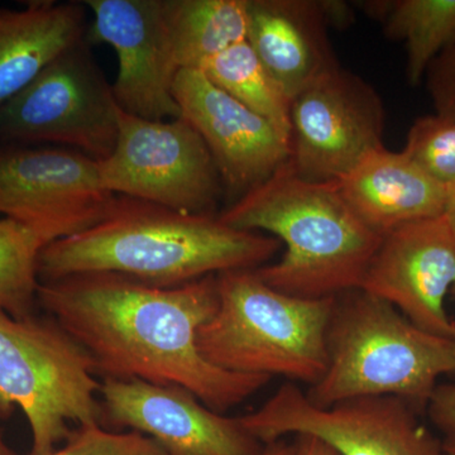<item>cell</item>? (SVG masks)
<instances>
[{
  "instance_id": "obj_30",
  "label": "cell",
  "mask_w": 455,
  "mask_h": 455,
  "mask_svg": "<svg viewBox=\"0 0 455 455\" xmlns=\"http://www.w3.org/2000/svg\"><path fill=\"white\" fill-rule=\"evenodd\" d=\"M0 455H20L13 448L9 447L4 435H3L2 427H0Z\"/></svg>"
},
{
  "instance_id": "obj_21",
  "label": "cell",
  "mask_w": 455,
  "mask_h": 455,
  "mask_svg": "<svg viewBox=\"0 0 455 455\" xmlns=\"http://www.w3.org/2000/svg\"><path fill=\"white\" fill-rule=\"evenodd\" d=\"M200 71L243 106L267 119L290 140L291 99L275 82L247 41L212 57Z\"/></svg>"
},
{
  "instance_id": "obj_24",
  "label": "cell",
  "mask_w": 455,
  "mask_h": 455,
  "mask_svg": "<svg viewBox=\"0 0 455 455\" xmlns=\"http://www.w3.org/2000/svg\"><path fill=\"white\" fill-rule=\"evenodd\" d=\"M51 455H166L148 436L136 431H112L101 425L76 427L62 448Z\"/></svg>"
},
{
  "instance_id": "obj_19",
  "label": "cell",
  "mask_w": 455,
  "mask_h": 455,
  "mask_svg": "<svg viewBox=\"0 0 455 455\" xmlns=\"http://www.w3.org/2000/svg\"><path fill=\"white\" fill-rule=\"evenodd\" d=\"M179 70L202 66L247 41L248 0H164Z\"/></svg>"
},
{
  "instance_id": "obj_28",
  "label": "cell",
  "mask_w": 455,
  "mask_h": 455,
  "mask_svg": "<svg viewBox=\"0 0 455 455\" xmlns=\"http://www.w3.org/2000/svg\"><path fill=\"white\" fill-rule=\"evenodd\" d=\"M295 454V442L289 443L280 439L266 445L265 451L260 455H293Z\"/></svg>"
},
{
  "instance_id": "obj_1",
  "label": "cell",
  "mask_w": 455,
  "mask_h": 455,
  "mask_svg": "<svg viewBox=\"0 0 455 455\" xmlns=\"http://www.w3.org/2000/svg\"><path fill=\"white\" fill-rule=\"evenodd\" d=\"M217 275L171 289L95 272L41 283L37 304L88 352L97 377L179 386L226 414L271 377L228 372L200 353L218 307Z\"/></svg>"
},
{
  "instance_id": "obj_26",
  "label": "cell",
  "mask_w": 455,
  "mask_h": 455,
  "mask_svg": "<svg viewBox=\"0 0 455 455\" xmlns=\"http://www.w3.org/2000/svg\"><path fill=\"white\" fill-rule=\"evenodd\" d=\"M427 414L436 429L447 439L455 440V383L436 386L427 405Z\"/></svg>"
},
{
  "instance_id": "obj_18",
  "label": "cell",
  "mask_w": 455,
  "mask_h": 455,
  "mask_svg": "<svg viewBox=\"0 0 455 455\" xmlns=\"http://www.w3.org/2000/svg\"><path fill=\"white\" fill-rule=\"evenodd\" d=\"M89 26L83 2L36 0L23 9L0 8V106L86 38Z\"/></svg>"
},
{
  "instance_id": "obj_25",
  "label": "cell",
  "mask_w": 455,
  "mask_h": 455,
  "mask_svg": "<svg viewBox=\"0 0 455 455\" xmlns=\"http://www.w3.org/2000/svg\"><path fill=\"white\" fill-rule=\"evenodd\" d=\"M427 76L436 114L455 119V44L434 60Z\"/></svg>"
},
{
  "instance_id": "obj_4",
  "label": "cell",
  "mask_w": 455,
  "mask_h": 455,
  "mask_svg": "<svg viewBox=\"0 0 455 455\" xmlns=\"http://www.w3.org/2000/svg\"><path fill=\"white\" fill-rule=\"evenodd\" d=\"M328 370L307 394L326 409L350 400L394 396L421 415L438 379L455 372V340L427 333L362 289L335 296L326 333Z\"/></svg>"
},
{
  "instance_id": "obj_6",
  "label": "cell",
  "mask_w": 455,
  "mask_h": 455,
  "mask_svg": "<svg viewBox=\"0 0 455 455\" xmlns=\"http://www.w3.org/2000/svg\"><path fill=\"white\" fill-rule=\"evenodd\" d=\"M94 363L50 315L16 319L0 310V416L20 407L32 434L29 455H51L77 427L101 425Z\"/></svg>"
},
{
  "instance_id": "obj_10",
  "label": "cell",
  "mask_w": 455,
  "mask_h": 455,
  "mask_svg": "<svg viewBox=\"0 0 455 455\" xmlns=\"http://www.w3.org/2000/svg\"><path fill=\"white\" fill-rule=\"evenodd\" d=\"M116 196L99 163L60 146H0V215L22 224L44 247L103 220Z\"/></svg>"
},
{
  "instance_id": "obj_2",
  "label": "cell",
  "mask_w": 455,
  "mask_h": 455,
  "mask_svg": "<svg viewBox=\"0 0 455 455\" xmlns=\"http://www.w3.org/2000/svg\"><path fill=\"white\" fill-rule=\"evenodd\" d=\"M275 236L239 230L218 215L188 214L116 196L103 220L42 248L40 283L74 275H121L171 289L235 269L265 266L281 248Z\"/></svg>"
},
{
  "instance_id": "obj_8",
  "label": "cell",
  "mask_w": 455,
  "mask_h": 455,
  "mask_svg": "<svg viewBox=\"0 0 455 455\" xmlns=\"http://www.w3.org/2000/svg\"><path fill=\"white\" fill-rule=\"evenodd\" d=\"M104 187L196 215H217L224 188L214 158L199 132L179 116L148 121L119 108L112 154L98 161Z\"/></svg>"
},
{
  "instance_id": "obj_31",
  "label": "cell",
  "mask_w": 455,
  "mask_h": 455,
  "mask_svg": "<svg viewBox=\"0 0 455 455\" xmlns=\"http://www.w3.org/2000/svg\"><path fill=\"white\" fill-rule=\"evenodd\" d=\"M444 451L447 455H455V440L445 439Z\"/></svg>"
},
{
  "instance_id": "obj_13",
  "label": "cell",
  "mask_w": 455,
  "mask_h": 455,
  "mask_svg": "<svg viewBox=\"0 0 455 455\" xmlns=\"http://www.w3.org/2000/svg\"><path fill=\"white\" fill-rule=\"evenodd\" d=\"M103 427L155 440L166 455H260L266 445L239 418L212 411L179 386L101 381Z\"/></svg>"
},
{
  "instance_id": "obj_23",
  "label": "cell",
  "mask_w": 455,
  "mask_h": 455,
  "mask_svg": "<svg viewBox=\"0 0 455 455\" xmlns=\"http://www.w3.org/2000/svg\"><path fill=\"white\" fill-rule=\"evenodd\" d=\"M403 152L442 187L455 185V119L436 113L416 119Z\"/></svg>"
},
{
  "instance_id": "obj_16",
  "label": "cell",
  "mask_w": 455,
  "mask_h": 455,
  "mask_svg": "<svg viewBox=\"0 0 455 455\" xmlns=\"http://www.w3.org/2000/svg\"><path fill=\"white\" fill-rule=\"evenodd\" d=\"M328 25L324 2L248 0L247 42L291 100L339 66Z\"/></svg>"
},
{
  "instance_id": "obj_20",
  "label": "cell",
  "mask_w": 455,
  "mask_h": 455,
  "mask_svg": "<svg viewBox=\"0 0 455 455\" xmlns=\"http://www.w3.org/2000/svg\"><path fill=\"white\" fill-rule=\"evenodd\" d=\"M386 35L403 41L407 79L419 85L434 60L455 44V0H391L368 3Z\"/></svg>"
},
{
  "instance_id": "obj_12",
  "label": "cell",
  "mask_w": 455,
  "mask_h": 455,
  "mask_svg": "<svg viewBox=\"0 0 455 455\" xmlns=\"http://www.w3.org/2000/svg\"><path fill=\"white\" fill-rule=\"evenodd\" d=\"M90 44H110L118 59L112 88L123 112L148 121L181 116L173 97L179 73L164 0H85Z\"/></svg>"
},
{
  "instance_id": "obj_5",
  "label": "cell",
  "mask_w": 455,
  "mask_h": 455,
  "mask_svg": "<svg viewBox=\"0 0 455 455\" xmlns=\"http://www.w3.org/2000/svg\"><path fill=\"white\" fill-rule=\"evenodd\" d=\"M214 315L197 331L212 366L242 374L283 376L314 386L328 370L326 333L335 298H295L272 289L254 269L217 275Z\"/></svg>"
},
{
  "instance_id": "obj_14",
  "label": "cell",
  "mask_w": 455,
  "mask_h": 455,
  "mask_svg": "<svg viewBox=\"0 0 455 455\" xmlns=\"http://www.w3.org/2000/svg\"><path fill=\"white\" fill-rule=\"evenodd\" d=\"M455 286V235L445 215L383 235L361 289L390 302L418 328L455 340L445 299Z\"/></svg>"
},
{
  "instance_id": "obj_15",
  "label": "cell",
  "mask_w": 455,
  "mask_h": 455,
  "mask_svg": "<svg viewBox=\"0 0 455 455\" xmlns=\"http://www.w3.org/2000/svg\"><path fill=\"white\" fill-rule=\"evenodd\" d=\"M172 92L182 118L208 146L224 190L236 200L289 163L290 140L203 71L180 70Z\"/></svg>"
},
{
  "instance_id": "obj_11",
  "label": "cell",
  "mask_w": 455,
  "mask_h": 455,
  "mask_svg": "<svg viewBox=\"0 0 455 455\" xmlns=\"http://www.w3.org/2000/svg\"><path fill=\"white\" fill-rule=\"evenodd\" d=\"M385 122L376 89L337 66L291 100L289 164L307 181H339L368 154L385 147Z\"/></svg>"
},
{
  "instance_id": "obj_7",
  "label": "cell",
  "mask_w": 455,
  "mask_h": 455,
  "mask_svg": "<svg viewBox=\"0 0 455 455\" xmlns=\"http://www.w3.org/2000/svg\"><path fill=\"white\" fill-rule=\"evenodd\" d=\"M118 113L86 36L0 106V146L66 147L103 161L116 146Z\"/></svg>"
},
{
  "instance_id": "obj_17",
  "label": "cell",
  "mask_w": 455,
  "mask_h": 455,
  "mask_svg": "<svg viewBox=\"0 0 455 455\" xmlns=\"http://www.w3.org/2000/svg\"><path fill=\"white\" fill-rule=\"evenodd\" d=\"M335 185L359 220L381 236L444 214L447 188L403 152L386 147L368 154Z\"/></svg>"
},
{
  "instance_id": "obj_29",
  "label": "cell",
  "mask_w": 455,
  "mask_h": 455,
  "mask_svg": "<svg viewBox=\"0 0 455 455\" xmlns=\"http://www.w3.org/2000/svg\"><path fill=\"white\" fill-rule=\"evenodd\" d=\"M444 215L451 224L455 235V185L447 188V200H445Z\"/></svg>"
},
{
  "instance_id": "obj_27",
  "label": "cell",
  "mask_w": 455,
  "mask_h": 455,
  "mask_svg": "<svg viewBox=\"0 0 455 455\" xmlns=\"http://www.w3.org/2000/svg\"><path fill=\"white\" fill-rule=\"evenodd\" d=\"M293 455H339L331 445L313 435H296Z\"/></svg>"
},
{
  "instance_id": "obj_32",
  "label": "cell",
  "mask_w": 455,
  "mask_h": 455,
  "mask_svg": "<svg viewBox=\"0 0 455 455\" xmlns=\"http://www.w3.org/2000/svg\"><path fill=\"white\" fill-rule=\"evenodd\" d=\"M451 295L455 296V286L453 287V289H451Z\"/></svg>"
},
{
  "instance_id": "obj_22",
  "label": "cell",
  "mask_w": 455,
  "mask_h": 455,
  "mask_svg": "<svg viewBox=\"0 0 455 455\" xmlns=\"http://www.w3.org/2000/svg\"><path fill=\"white\" fill-rule=\"evenodd\" d=\"M44 244L22 224L0 218V310L23 319L37 307L38 256Z\"/></svg>"
},
{
  "instance_id": "obj_9",
  "label": "cell",
  "mask_w": 455,
  "mask_h": 455,
  "mask_svg": "<svg viewBox=\"0 0 455 455\" xmlns=\"http://www.w3.org/2000/svg\"><path fill=\"white\" fill-rule=\"evenodd\" d=\"M420 415L394 396L350 398L320 409L296 383L286 382L239 419L265 445L293 434L316 436L339 455H447Z\"/></svg>"
},
{
  "instance_id": "obj_3",
  "label": "cell",
  "mask_w": 455,
  "mask_h": 455,
  "mask_svg": "<svg viewBox=\"0 0 455 455\" xmlns=\"http://www.w3.org/2000/svg\"><path fill=\"white\" fill-rule=\"evenodd\" d=\"M218 217L284 244L280 260L254 271L272 289L311 300L361 289L383 238L359 220L335 182L307 181L289 163Z\"/></svg>"
}]
</instances>
